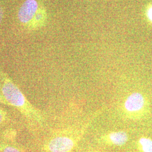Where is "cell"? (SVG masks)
<instances>
[{"label": "cell", "mask_w": 152, "mask_h": 152, "mask_svg": "<svg viewBox=\"0 0 152 152\" xmlns=\"http://www.w3.org/2000/svg\"><path fill=\"white\" fill-rule=\"evenodd\" d=\"M0 102L16 109L28 119L41 123L42 116L5 73H0Z\"/></svg>", "instance_id": "obj_1"}, {"label": "cell", "mask_w": 152, "mask_h": 152, "mask_svg": "<svg viewBox=\"0 0 152 152\" xmlns=\"http://www.w3.org/2000/svg\"><path fill=\"white\" fill-rule=\"evenodd\" d=\"M18 17L23 26L28 29L34 30L45 24L47 13L37 0H26L18 11Z\"/></svg>", "instance_id": "obj_2"}, {"label": "cell", "mask_w": 152, "mask_h": 152, "mask_svg": "<svg viewBox=\"0 0 152 152\" xmlns=\"http://www.w3.org/2000/svg\"><path fill=\"white\" fill-rule=\"evenodd\" d=\"M125 110L130 117L140 118L147 113L149 105L147 99L139 92H134L130 95L124 104Z\"/></svg>", "instance_id": "obj_3"}, {"label": "cell", "mask_w": 152, "mask_h": 152, "mask_svg": "<svg viewBox=\"0 0 152 152\" xmlns=\"http://www.w3.org/2000/svg\"><path fill=\"white\" fill-rule=\"evenodd\" d=\"M78 137L68 134H60L50 139L45 147L46 152H72Z\"/></svg>", "instance_id": "obj_4"}, {"label": "cell", "mask_w": 152, "mask_h": 152, "mask_svg": "<svg viewBox=\"0 0 152 152\" xmlns=\"http://www.w3.org/2000/svg\"><path fill=\"white\" fill-rule=\"evenodd\" d=\"M129 140V136L124 131H115L109 133L103 137L104 143L109 145L121 147Z\"/></svg>", "instance_id": "obj_5"}, {"label": "cell", "mask_w": 152, "mask_h": 152, "mask_svg": "<svg viewBox=\"0 0 152 152\" xmlns=\"http://www.w3.org/2000/svg\"><path fill=\"white\" fill-rule=\"evenodd\" d=\"M137 148L141 152H152V139L142 137L137 141Z\"/></svg>", "instance_id": "obj_6"}, {"label": "cell", "mask_w": 152, "mask_h": 152, "mask_svg": "<svg viewBox=\"0 0 152 152\" xmlns=\"http://www.w3.org/2000/svg\"><path fill=\"white\" fill-rule=\"evenodd\" d=\"M8 120V114L5 110L0 107V126L4 125Z\"/></svg>", "instance_id": "obj_7"}, {"label": "cell", "mask_w": 152, "mask_h": 152, "mask_svg": "<svg viewBox=\"0 0 152 152\" xmlns=\"http://www.w3.org/2000/svg\"><path fill=\"white\" fill-rule=\"evenodd\" d=\"M1 152H22L16 147L11 145H3L1 149Z\"/></svg>", "instance_id": "obj_8"}, {"label": "cell", "mask_w": 152, "mask_h": 152, "mask_svg": "<svg viewBox=\"0 0 152 152\" xmlns=\"http://www.w3.org/2000/svg\"><path fill=\"white\" fill-rule=\"evenodd\" d=\"M15 136H16V131L13 130L6 131L4 134V137L9 139H13Z\"/></svg>", "instance_id": "obj_9"}, {"label": "cell", "mask_w": 152, "mask_h": 152, "mask_svg": "<svg viewBox=\"0 0 152 152\" xmlns=\"http://www.w3.org/2000/svg\"><path fill=\"white\" fill-rule=\"evenodd\" d=\"M147 16L149 20L152 23V5L147 9Z\"/></svg>", "instance_id": "obj_10"}, {"label": "cell", "mask_w": 152, "mask_h": 152, "mask_svg": "<svg viewBox=\"0 0 152 152\" xmlns=\"http://www.w3.org/2000/svg\"><path fill=\"white\" fill-rule=\"evenodd\" d=\"M3 16H4V11H3V9L1 7V6H0V23L2 20V18H3Z\"/></svg>", "instance_id": "obj_11"}]
</instances>
